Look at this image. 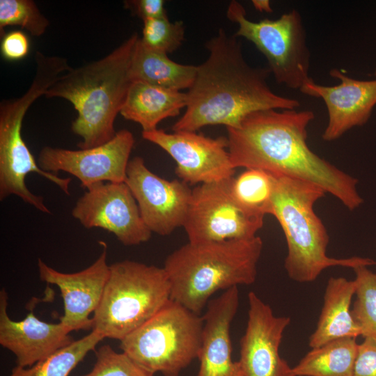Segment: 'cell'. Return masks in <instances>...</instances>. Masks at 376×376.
Segmentation results:
<instances>
[{"label":"cell","instance_id":"obj_1","mask_svg":"<svg viewBox=\"0 0 376 376\" xmlns=\"http://www.w3.org/2000/svg\"><path fill=\"white\" fill-rule=\"evenodd\" d=\"M311 110L267 109L248 115L226 128L228 150L235 169H256L313 183L354 210L363 200L358 180L320 157L307 143Z\"/></svg>","mask_w":376,"mask_h":376},{"label":"cell","instance_id":"obj_2","mask_svg":"<svg viewBox=\"0 0 376 376\" xmlns=\"http://www.w3.org/2000/svg\"><path fill=\"white\" fill-rule=\"evenodd\" d=\"M205 46L207 57L197 65L194 82L186 93L185 111L173 124V132H197L217 125L237 127L252 113L300 106L297 100L272 90L269 68L249 64L235 34L221 28Z\"/></svg>","mask_w":376,"mask_h":376},{"label":"cell","instance_id":"obj_3","mask_svg":"<svg viewBox=\"0 0 376 376\" xmlns=\"http://www.w3.org/2000/svg\"><path fill=\"white\" fill-rule=\"evenodd\" d=\"M139 38L134 33L104 57L71 68L45 93L47 98L67 100L77 110L71 128L82 139L77 144L79 149L104 144L116 135L115 120L133 82L131 65Z\"/></svg>","mask_w":376,"mask_h":376},{"label":"cell","instance_id":"obj_4","mask_svg":"<svg viewBox=\"0 0 376 376\" xmlns=\"http://www.w3.org/2000/svg\"><path fill=\"white\" fill-rule=\"evenodd\" d=\"M263 247L258 235L219 242H188L164 261L171 299L200 314L216 292L255 282Z\"/></svg>","mask_w":376,"mask_h":376},{"label":"cell","instance_id":"obj_5","mask_svg":"<svg viewBox=\"0 0 376 376\" xmlns=\"http://www.w3.org/2000/svg\"><path fill=\"white\" fill-rule=\"evenodd\" d=\"M274 175L275 187L270 214L276 219L285 237L288 253L284 267L290 279L309 283L331 267L354 269L376 265V261L369 258L328 256L329 237L314 211L315 203L325 196V191L306 181L283 175Z\"/></svg>","mask_w":376,"mask_h":376},{"label":"cell","instance_id":"obj_6","mask_svg":"<svg viewBox=\"0 0 376 376\" xmlns=\"http://www.w3.org/2000/svg\"><path fill=\"white\" fill-rule=\"evenodd\" d=\"M170 283L163 267L125 260L110 265L100 304L93 313L92 331L122 340L170 299Z\"/></svg>","mask_w":376,"mask_h":376},{"label":"cell","instance_id":"obj_7","mask_svg":"<svg viewBox=\"0 0 376 376\" xmlns=\"http://www.w3.org/2000/svg\"><path fill=\"white\" fill-rule=\"evenodd\" d=\"M203 318L170 299L143 324L120 340V348L154 375L179 376L201 347Z\"/></svg>","mask_w":376,"mask_h":376},{"label":"cell","instance_id":"obj_8","mask_svg":"<svg viewBox=\"0 0 376 376\" xmlns=\"http://www.w3.org/2000/svg\"><path fill=\"white\" fill-rule=\"evenodd\" d=\"M226 16L238 26L235 35L252 42L264 55L277 83L300 91L311 79V52L303 19L297 10L283 13L276 19L253 22L247 18L240 2L232 1Z\"/></svg>","mask_w":376,"mask_h":376},{"label":"cell","instance_id":"obj_9","mask_svg":"<svg viewBox=\"0 0 376 376\" xmlns=\"http://www.w3.org/2000/svg\"><path fill=\"white\" fill-rule=\"evenodd\" d=\"M234 176L192 189L183 227L189 242H219L256 236L264 217L243 207L232 191Z\"/></svg>","mask_w":376,"mask_h":376},{"label":"cell","instance_id":"obj_10","mask_svg":"<svg viewBox=\"0 0 376 376\" xmlns=\"http://www.w3.org/2000/svg\"><path fill=\"white\" fill-rule=\"evenodd\" d=\"M72 215L86 228H100L115 235L125 246L148 241L152 233L125 182H100L78 199Z\"/></svg>","mask_w":376,"mask_h":376},{"label":"cell","instance_id":"obj_11","mask_svg":"<svg viewBox=\"0 0 376 376\" xmlns=\"http://www.w3.org/2000/svg\"><path fill=\"white\" fill-rule=\"evenodd\" d=\"M134 144L132 133L121 130L109 141L94 148L43 147L37 162L44 171H64L75 176L87 189L100 182H125Z\"/></svg>","mask_w":376,"mask_h":376},{"label":"cell","instance_id":"obj_12","mask_svg":"<svg viewBox=\"0 0 376 376\" xmlns=\"http://www.w3.org/2000/svg\"><path fill=\"white\" fill-rule=\"evenodd\" d=\"M143 139L166 151L175 162V174L187 184H203L234 176L227 137L211 138L196 132H142Z\"/></svg>","mask_w":376,"mask_h":376},{"label":"cell","instance_id":"obj_13","mask_svg":"<svg viewBox=\"0 0 376 376\" xmlns=\"http://www.w3.org/2000/svg\"><path fill=\"white\" fill-rule=\"evenodd\" d=\"M125 182L152 233L168 235L176 228L183 227L192 191L188 184L159 177L138 156L130 160Z\"/></svg>","mask_w":376,"mask_h":376},{"label":"cell","instance_id":"obj_14","mask_svg":"<svg viewBox=\"0 0 376 376\" xmlns=\"http://www.w3.org/2000/svg\"><path fill=\"white\" fill-rule=\"evenodd\" d=\"M248 320L240 339V363L244 376H295L281 357L283 332L290 323L287 316H276L255 292L248 295Z\"/></svg>","mask_w":376,"mask_h":376},{"label":"cell","instance_id":"obj_15","mask_svg":"<svg viewBox=\"0 0 376 376\" xmlns=\"http://www.w3.org/2000/svg\"><path fill=\"white\" fill-rule=\"evenodd\" d=\"M329 75L340 84L324 86L311 78L299 91L324 102L328 122L322 138L328 142L340 138L353 127L366 124L376 105V79H353L337 68L331 69Z\"/></svg>","mask_w":376,"mask_h":376},{"label":"cell","instance_id":"obj_16","mask_svg":"<svg viewBox=\"0 0 376 376\" xmlns=\"http://www.w3.org/2000/svg\"><path fill=\"white\" fill-rule=\"evenodd\" d=\"M100 244L102 251L97 259L77 272L63 273L49 267L40 258L38 260L40 279L60 289L64 313L59 318V322L72 331L92 329L93 319L90 315L96 311L103 295L110 265L107 263V244L104 242Z\"/></svg>","mask_w":376,"mask_h":376},{"label":"cell","instance_id":"obj_17","mask_svg":"<svg viewBox=\"0 0 376 376\" xmlns=\"http://www.w3.org/2000/svg\"><path fill=\"white\" fill-rule=\"evenodd\" d=\"M8 294L0 291V344L16 357L17 366L29 367L41 361L75 340L72 331L63 323H49L40 320L33 313L35 304L19 321L8 315Z\"/></svg>","mask_w":376,"mask_h":376},{"label":"cell","instance_id":"obj_18","mask_svg":"<svg viewBox=\"0 0 376 376\" xmlns=\"http://www.w3.org/2000/svg\"><path fill=\"white\" fill-rule=\"evenodd\" d=\"M239 290L233 287L207 304L197 359V376H244L239 361L233 360L230 329L239 306Z\"/></svg>","mask_w":376,"mask_h":376},{"label":"cell","instance_id":"obj_19","mask_svg":"<svg viewBox=\"0 0 376 376\" xmlns=\"http://www.w3.org/2000/svg\"><path fill=\"white\" fill-rule=\"evenodd\" d=\"M355 294L354 281L344 277H331L327 283L323 306L316 328L309 338L311 348L330 341L361 335L350 308Z\"/></svg>","mask_w":376,"mask_h":376},{"label":"cell","instance_id":"obj_20","mask_svg":"<svg viewBox=\"0 0 376 376\" xmlns=\"http://www.w3.org/2000/svg\"><path fill=\"white\" fill-rule=\"evenodd\" d=\"M187 94L143 81H133L120 113L139 123L142 132L155 130L163 120L175 117L186 107Z\"/></svg>","mask_w":376,"mask_h":376},{"label":"cell","instance_id":"obj_21","mask_svg":"<svg viewBox=\"0 0 376 376\" xmlns=\"http://www.w3.org/2000/svg\"><path fill=\"white\" fill-rule=\"evenodd\" d=\"M197 66L172 61L167 54L145 48L138 40L131 65L132 81H143L162 88L181 91L193 85Z\"/></svg>","mask_w":376,"mask_h":376},{"label":"cell","instance_id":"obj_22","mask_svg":"<svg viewBox=\"0 0 376 376\" xmlns=\"http://www.w3.org/2000/svg\"><path fill=\"white\" fill-rule=\"evenodd\" d=\"M359 344L343 338L311 348L292 368L295 376H352Z\"/></svg>","mask_w":376,"mask_h":376},{"label":"cell","instance_id":"obj_23","mask_svg":"<svg viewBox=\"0 0 376 376\" xmlns=\"http://www.w3.org/2000/svg\"><path fill=\"white\" fill-rule=\"evenodd\" d=\"M104 338L99 333L92 331L31 366H15L8 376H68Z\"/></svg>","mask_w":376,"mask_h":376},{"label":"cell","instance_id":"obj_24","mask_svg":"<svg viewBox=\"0 0 376 376\" xmlns=\"http://www.w3.org/2000/svg\"><path fill=\"white\" fill-rule=\"evenodd\" d=\"M274 187V174L256 169H246L232 182V191L239 203L263 217L270 214Z\"/></svg>","mask_w":376,"mask_h":376},{"label":"cell","instance_id":"obj_25","mask_svg":"<svg viewBox=\"0 0 376 376\" xmlns=\"http://www.w3.org/2000/svg\"><path fill=\"white\" fill-rule=\"evenodd\" d=\"M355 272L356 300L352 315L364 338L376 340V274L361 265Z\"/></svg>","mask_w":376,"mask_h":376},{"label":"cell","instance_id":"obj_26","mask_svg":"<svg viewBox=\"0 0 376 376\" xmlns=\"http://www.w3.org/2000/svg\"><path fill=\"white\" fill-rule=\"evenodd\" d=\"M49 22L32 0H0V32L5 27L18 26L33 36L45 33Z\"/></svg>","mask_w":376,"mask_h":376},{"label":"cell","instance_id":"obj_27","mask_svg":"<svg viewBox=\"0 0 376 376\" xmlns=\"http://www.w3.org/2000/svg\"><path fill=\"white\" fill-rule=\"evenodd\" d=\"M143 22L140 42L149 50L168 54L177 50L184 41L185 25L181 20L172 22L167 17Z\"/></svg>","mask_w":376,"mask_h":376},{"label":"cell","instance_id":"obj_28","mask_svg":"<svg viewBox=\"0 0 376 376\" xmlns=\"http://www.w3.org/2000/svg\"><path fill=\"white\" fill-rule=\"evenodd\" d=\"M95 357L92 370L81 376H154L126 354L116 352L109 345L100 347Z\"/></svg>","mask_w":376,"mask_h":376},{"label":"cell","instance_id":"obj_29","mask_svg":"<svg viewBox=\"0 0 376 376\" xmlns=\"http://www.w3.org/2000/svg\"><path fill=\"white\" fill-rule=\"evenodd\" d=\"M352 376H376V340L365 338L359 344Z\"/></svg>","mask_w":376,"mask_h":376},{"label":"cell","instance_id":"obj_30","mask_svg":"<svg viewBox=\"0 0 376 376\" xmlns=\"http://www.w3.org/2000/svg\"><path fill=\"white\" fill-rule=\"evenodd\" d=\"M29 50L27 36L21 31H13L3 36L1 42L2 56L8 61H18L24 58Z\"/></svg>","mask_w":376,"mask_h":376},{"label":"cell","instance_id":"obj_31","mask_svg":"<svg viewBox=\"0 0 376 376\" xmlns=\"http://www.w3.org/2000/svg\"><path fill=\"white\" fill-rule=\"evenodd\" d=\"M126 4L143 21L167 17L163 0H134L127 1Z\"/></svg>","mask_w":376,"mask_h":376},{"label":"cell","instance_id":"obj_32","mask_svg":"<svg viewBox=\"0 0 376 376\" xmlns=\"http://www.w3.org/2000/svg\"><path fill=\"white\" fill-rule=\"evenodd\" d=\"M252 4L254 8L260 12H272L270 1L268 0H253Z\"/></svg>","mask_w":376,"mask_h":376},{"label":"cell","instance_id":"obj_33","mask_svg":"<svg viewBox=\"0 0 376 376\" xmlns=\"http://www.w3.org/2000/svg\"><path fill=\"white\" fill-rule=\"evenodd\" d=\"M375 74L376 75V70H375Z\"/></svg>","mask_w":376,"mask_h":376}]
</instances>
